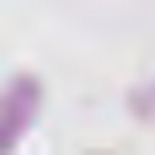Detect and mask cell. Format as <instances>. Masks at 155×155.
Instances as JSON below:
<instances>
[]
</instances>
